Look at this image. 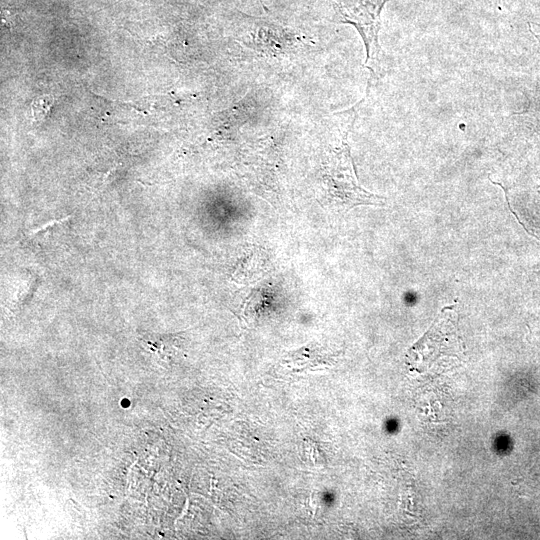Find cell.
Returning <instances> with one entry per match:
<instances>
[{"instance_id": "obj_1", "label": "cell", "mask_w": 540, "mask_h": 540, "mask_svg": "<svg viewBox=\"0 0 540 540\" xmlns=\"http://www.w3.org/2000/svg\"><path fill=\"white\" fill-rule=\"evenodd\" d=\"M347 132L341 144L330 150L318 172V201L336 211H348L359 205L383 206L385 198L364 189L358 182Z\"/></svg>"}, {"instance_id": "obj_2", "label": "cell", "mask_w": 540, "mask_h": 540, "mask_svg": "<svg viewBox=\"0 0 540 540\" xmlns=\"http://www.w3.org/2000/svg\"><path fill=\"white\" fill-rule=\"evenodd\" d=\"M388 0H333L341 22L353 25L359 32L366 49L365 65L375 74L381 48L378 34L381 12Z\"/></svg>"}, {"instance_id": "obj_3", "label": "cell", "mask_w": 540, "mask_h": 540, "mask_svg": "<svg viewBox=\"0 0 540 540\" xmlns=\"http://www.w3.org/2000/svg\"><path fill=\"white\" fill-rule=\"evenodd\" d=\"M54 103L51 95H44L36 98L31 104V116L36 122L42 121L50 112Z\"/></svg>"}]
</instances>
